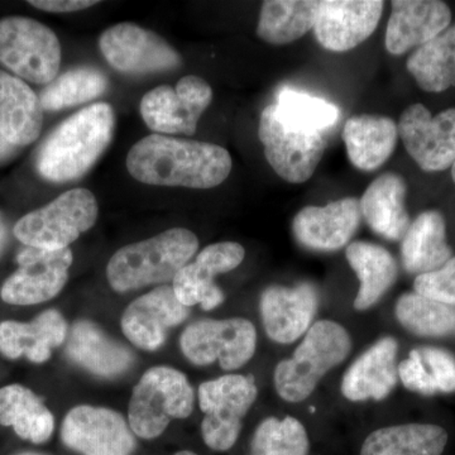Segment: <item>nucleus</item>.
<instances>
[{
  "mask_svg": "<svg viewBox=\"0 0 455 455\" xmlns=\"http://www.w3.org/2000/svg\"><path fill=\"white\" fill-rule=\"evenodd\" d=\"M233 161L224 147L151 134L128 152L132 178L154 187L212 188L223 184Z\"/></svg>",
  "mask_w": 455,
  "mask_h": 455,
  "instance_id": "1",
  "label": "nucleus"
},
{
  "mask_svg": "<svg viewBox=\"0 0 455 455\" xmlns=\"http://www.w3.org/2000/svg\"><path fill=\"white\" fill-rule=\"evenodd\" d=\"M116 114L110 104L79 110L42 143L36 158L38 173L59 184L82 179L112 142Z\"/></svg>",
  "mask_w": 455,
  "mask_h": 455,
  "instance_id": "2",
  "label": "nucleus"
},
{
  "mask_svg": "<svg viewBox=\"0 0 455 455\" xmlns=\"http://www.w3.org/2000/svg\"><path fill=\"white\" fill-rule=\"evenodd\" d=\"M197 250L199 239L187 228L164 230L116 251L108 262V283L121 293L170 283Z\"/></svg>",
  "mask_w": 455,
  "mask_h": 455,
  "instance_id": "3",
  "label": "nucleus"
},
{
  "mask_svg": "<svg viewBox=\"0 0 455 455\" xmlns=\"http://www.w3.org/2000/svg\"><path fill=\"white\" fill-rule=\"evenodd\" d=\"M352 350L346 329L331 320L314 323L290 359L275 370V387L287 403H301L315 391L331 368L337 367Z\"/></svg>",
  "mask_w": 455,
  "mask_h": 455,
  "instance_id": "4",
  "label": "nucleus"
},
{
  "mask_svg": "<svg viewBox=\"0 0 455 455\" xmlns=\"http://www.w3.org/2000/svg\"><path fill=\"white\" fill-rule=\"evenodd\" d=\"M196 406L188 377L167 366L149 368L132 392L128 424L134 435L152 440L163 435L172 419H187Z\"/></svg>",
  "mask_w": 455,
  "mask_h": 455,
  "instance_id": "5",
  "label": "nucleus"
},
{
  "mask_svg": "<svg viewBox=\"0 0 455 455\" xmlns=\"http://www.w3.org/2000/svg\"><path fill=\"white\" fill-rule=\"evenodd\" d=\"M98 215L94 194L88 188H73L20 218L13 233L26 247L65 250L94 227Z\"/></svg>",
  "mask_w": 455,
  "mask_h": 455,
  "instance_id": "6",
  "label": "nucleus"
},
{
  "mask_svg": "<svg viewBox=\"0 0 455 455\" xmlns=\"http://www.w3.org/2000/svg\"><path fill=\"white\" fill-rule=\"evenodd\" d=\"M0 64L20 79L49 85L61 65V44L55 32L27 17L0 20Z\"/></svg>",
  "mask_w": 455,
  "mask_h": 455,
  "instance_id": "7",
  "label": "nucleus"
},
{
  "mask_svg": "<svg viewBox=\"0 0 455 455\" xmlns=\"http://www.w3.org/2000/svg\"><path fill=\"white\" fill-rule=\"evenodd\" d=\"M259 388L253 376L226 374L199 386L197 397L204 412V443L215 451L235 447L242 421L256 403Z\"/></svg>",
  "mask_w": 455,
  "mask_h": 455,
  "instance_id": "8",
  "label": "nucleus"
},
{
  "mask_svg": "<svg viewBox=\"0 0 455 455\" xmlns=\"http://www.w3.org/2000/svg\"><path fill=\"white\" fill-rule=\"evenodd\" d=\"M256 347V328L243 317L197 320L180 337V348L188 362L200 367L218 362L226 371L245 366Z\"/></svg>",
  "mask_w": 455,
  "mask_h": 455,
  "instance_id": "9",
  "label": "nucleus"
},
{
  "mask_svg": "<svg viewBox=\"0 0 455 455\" xmlns=\"http://www.w3.org/2000/svg\"><path fill=\"white\" fill-rule=\"evenodd\" d=\"M259 137L269 166L290 184H302L314 175L326 147L319 132L284 123L275 104L260 114Z\"/></svg>",
  "mask_w": 455,
  "mask_h": 455,
  "instance_id": "10",
  "label": "nucleus"
},
{
  "mask_svg": "<svg viewBox=\"0 0 455 455\" xmlns=\"http://www.w3.org/2000/svg\"><path fill=\"white\" fill-rule=\"evenodd\" d=\"M212 100V90L205 80L188 75L173 88L161 85L140 100V116L155 134H196L197 122Z\"/></svg>",
  "mask_w": 455,
  "mask_h": 455,
  "instance_id": "11",
  "label": "nucleus"
},
{
  "mask_svg": "<svg viewBox=\"0 0 455 455\" xmlns=\"http://www.w3.org/2000/svg\"><path fill=\"white\" fill-rule=\"evenodd\" d=\"M73 260L70 248L49 251L26 247L18 253V268L3 283L0 298L5 304L18 307L52 300L68 283Z\"/></svg>",
  "mask_w": 455,
  "mask_h": 455,
  "instance_id": "12",
  "label": "nucleus"
},
{
  "mask_svg": "<svg viewBox=\"0 0 455 455\" xmlns=\"http://www.w3.org/2000/svg\"><path fill=\"white\" fill-rule=\"evenodd\" d=\"M99 47L109 65L123 74L145 75L175 70L182 60L157 33L134 23H119L101 33Z\"/></svg>",
  "mask_w": 455,
  "mask_h": 455,
  "instance_id": "13",
  "label": "nucleus"
},
{
  "mask_svg": "<svg viewBox=\"0 0 455 455\" xmlns=\"http://www.w3.org/2000/svg\"><path fill=\"white\" fill-rule=\"evenodd\" d=\"M407 154L427 172L444 171L455 161V108L433 116L423 104H412L397 125Z\"/></svg>",
  "mask_w": 455,
  "mask_h": 455,
  "instance_id": "14",
  "label": "nucleus"
},
{
  "mask_svg": "<svg viewBox=\"0 0 455 455\" xmlns=\"http://www.w3.org/2000/svg\"><path fill=\"white\" fill-rule=\"evenodd\" d=\"M61 439L66 447L83 455H132L137 445L121 414L90 405L74 407L66 414Z\"/></svg>",
  "mask_w": 455,
  "mask_h": 455,
  "instance_id": "15",
  "label": "nucleus"
},
{
  "mask_svg": "<svg viewBox=\"0 0 455 455\" xmlns=\"http://www.w3.org/2000/svg\"><path fill=\"white\" fill-rule=\"evenodd\" d=\"M244 248L235 242H220L204 248L196 260L180 269L172 281L176 298L187 307L200 305L209 311L220 307L224 293L214 278L233 271L243 262Z\"/></svg>",
  "mask_w": 455,
  "mask_h": 455,
  "instance_id": "16",
  "label": "nucleus"
},
{
  "mask_svg": "<svg viewBox=\"0 0 455 455\" xmlns=\"http://www.w3.org/2000/svg\"><path fill=\"white\" fill-rule=\"evenodd\" d=\"M382 0H324L319 3L314 33L320 46L346 52L372 36L381 20Z\"/></svg>",
  "mask_w": 455,
  "mask_h": 455,
  "instance_id": "17",
  "label": "nucleus"
},
{
  "mask_svg": "<svg viewBox=\"0 0 455 455\" xmlns=\"http://www.w3.org/2000/svg\"><path fill=\"white\" fill-rule=\"evenodd\" d=\"M188 309L172 286L156 287L128 305L121 320L123 334L137 348L155 352L164 346L170 329L187 320Z\"/></svg>",
  "mask_w": 455,
  "mask_h": 455,
  "instance_id": "18",
  "label": "nucleus"
},
{
  "mask_svg": "<svg viewBox=\"0 0 455 455\" xmlns=\"http://www.w3.org/2000/svg\"><path fill=\"white\" fill-rule=\"evenodd\" d=\"M359 200H335L324 206H307L295 215L292 232L296 241L315 252H335L349 243L361 224Z\"/></svg>",
  "mask_w": 455,
  "mask_h": 455,
  "instance_id": "19",
  "label": "nucleus"
},
{
  "mask_svg": "<svg viewBox=\"0 0 455 455\" xmlns=\"http://www.w3.org/2000/svg\"><path fill=\"white\" fill-rule=\"evenodd\" d=\"M319 307L313 283L293 287L269 286L260 295L259 311L269 339L291 344L309 331Z\"/></svg>",
  "mask_w": 455,
  "mask_h": 455,
  "instance_id": "20",
  "label": "nucleus"
},
{
  "mask_svg": "<svg viewBox=\"0 0 455 455\" xmlns=\"http://www.w3.org/2000/svg\"><path fill=\"white\" fill-rule=\"evenodd\" d=\"M451 11L440 0H395L386 29L385 46L400 56L434 40L451 26Z\"/></svg>",
  "mask_w": 455,
  "mask_h": 455,
  "instance_id": "21",
  "label": "nucleus"
},
{
  "mask_svg": "<svg viewBox=\"0 0 455 455\" xmlns=\"http://www.w3.org/2000/svg\"><path fill=\"white\" fill-rule=\"evenodd\" d=\"M68 333V322L55 309L44 311L29 323L5 320L0 323V353L11 361L26 357L32 363H44Z\"/></svg>",
  "mask_w": 455,
  "mask_h": 455,
  "instance_id": "22",
  "label": "nucleus"
},
{
  "mask_svg": "<svg viewBox=\"0 0 455 455\" xmlns=\"http://www.w3.org/2000/svg\"><path fill=\"white\" fill-rule=\"evenodd\" d=\"M398 344L385 337L359 355L343 376L341 394L349 401H381L397 383Z\"/></svg>",
  "mask_w": 455,
  "mask_h": 455,
  "instance_id": "23",
  "label": "nucleus"
},
{
  "mask_svg": "<svg viewBox=\"0 0 455 455\" xmlns=\"http://www.w3.org/2000/svg\"><path fill=\"white\" fill-rule=\"evenodd\" d=\"M66 355L71 362L99 377H118L127 372L134 362V355L95 323L79 320L70 331Z\"/></svg>",
  "mask_w": 455,
  "mask_h": 455,
  "instance_id": "24",
  "label": "nucleus"
},
{
  "mask_svg": "<svg viewBox=\"0 0 455 455\" xmlns=\"http://www.w3.org/2000/svg\"><path fill=\"white\" fill-rule=\"evenodd\" d=\"M407 185L398 173L379 176L359 200L362 217L377 235L388 241H403L411 226L406 209Z\"/></svg>",
  "mask_w": 455,
  "mask_h": 455,
  "instance_id": "25",
  "label": "nucleus"
},
{
  "mask_svg": "<svg viewBox=\"0 0 455 455\" xmlns=\"http://www.w3.org/2000/svg\"><path fill=\"white\" fill-rule=\"evenodd\" d=\"M44 108L40 97L22 79L0 70V134L14 147L40 137Z\"/></svg>",
  "mask_w": 455,
  "mask_h": 455,
  "instance_id": "26",
  "label": "nucleus"
},
{
  "mask_svg": "<svg viewBox=\"0 0 455 455\" xmlns=\"http://www.w3.org/2000/svg\"><path fill=\"white\" fill-rule=\"evenodd\" d=\"M453 257L447 242V224L438 211L421 212L401 242V259L409 274H430L438 271Z\"/></svg>",
  "mask_w": 455,
  "mask_h": 455,
  "instance_id": "27",
  "label": "nucleus"
},
{
  "mask_svg": "<svg viewBox=\"0 0 455 455\" xmlns=\"http://www.w3.org/2000/svg\"><path fill=\"white\" fill-rule=\"evenodd\" d=\"M343 140L353 166L374 171L387 163L398 140L397 124L383 116L363 114L349 118L344 125Z\"/></svg>",
  "mask_w": 455,
  "mask_h": 455,
  "instance_id": "28",
  "label": "nucleus"
},
{
  "mask_svg": "<svg viewBox=\"0 0 455 455\" xmlns=\"http://www.w3.org/2000/svg\"><path fill=\"white\" fill-rule=\"evenodd\" d=\"M346 256L361 283L355 296V309L368 310L381 300L392 284L396 283V260L381 245L362 241L350 243Z\"/></svg>",
  "mask_w": 455,
  "mask_h": 455,
  "instance_id": "29",
  "label": "nucleus"
},
{
  "mask_svg": "<svg viewBox=\"0 0 455 455\" xmlns=\"http://www.w3.org/2000/svg\"><path fill=\"white\" fill-rule=\"evenodd\" d=\"M0 425L13 427L20 439L44 444L55 431V418L35 392L14 383L0 388Z\"/></svg>",
  "mask_w": 455,
  "mask_h": 455,
  "instance_id": "30",
  "label": "nucleus"
},
{
  "mask_svg": "<svg viewBox=\"0 0 455 455\" xmlns=\"http://www.w3.org/2000/svg\"><path fill=\"white\" fill-rule=\"evenodd\" d=\"M447 444V430L439 425H394L371 433L361 455H442Z\"/></svg>",
  "mask_w": 455,
  "mask_h": 455,
  "instance_id": "31",
  "label": "nucleus"
},
{
  "mask_svg": "<svg viewBox=\"0 0 455 455\" xmlns=\"http://www.w3.org/2000/svg\"><path fill=\"white\" fill-rule=\"evenodd\" d=\"M316 0H267L260 7L257 36L269 44H287L315 25Z\"/></svg>",
  "mask_w": 455,
  "mask_h": 455,
  "instance_id": "32",
  "label": "nucleus"
},
{
  "mask_svg": "<svg viewBox=\"0 0 455 455\" xmlns=\"http://www.w3.org/2000/svg\"><path fill=\"white\" fill-rule=\"evenodd\" d=\"M406 68L427 92H443L455 85V25L416 49Z\"/></svg>",
  "mask_w": 455,
  "mask_h": 455,
  "instance_id": "33",
  "label": "nucleus"
},
{
  "mask_svg": "<svg viewBox=\"0 0 455 455\" xmlns=\"http://www.w3.org/2000/svg\"><path fill=\"white\" fill-rule=\"evenodd\" d=\"M395 314L400 324L419 337L455 335V307L407 292L397 300Z\"/></svg>",
  "mask_w": 455,
  "mask_h": 455,
  "instance_id": "34",
  "label": "nucleus"
},
{
  "mask_svg": "<svg viewBox=\"0 0 455 455\" xmlns=\"http://www.w3.org/2000/svg\"><path fill=\"white\" fill-rule=\"evenodd\" d=\"M107 89L108 79L103 71L95 68H71L42 90L41 106L44 110L56 112L94 100Z\"/></svg>",
  "mask_w": 455,
  "mask_h": 455,
  "instance_id": "35",
  "label": "nucleus"
},
{
  "mask_svg": "<svg viewBox=\"0 0 455 455\" xmlns=\"http://www.w3.org/2000/svg\"><path fill=\"white\" fill-rule=\"evenodd\" d=\"M275 107L284 123L305 131L322 133L339 119V110L334 104L289 88L281 90Z\"/></svg>",
  "mask_w": 455,
  "mask_h": 455,
  "instance_id": "36",
  "label": "nucleus"
},
{
  "mask_svg": "<svg viewBox=\"0 0 455 455\" xmlns=\"http://www.w3.org/2000/svg\"><path fill=\"white\" fill-rule=\"evenodd\" d=\"M310 442L304 425L292 418H267L257 427L250 455H309Z\"/></svg>",
  "mask_w": 455,
  "mask_h": 455,
  "instance_id": "37",
  "label": "nucleus"
},
{
  "mask_svg": "<svg viewBox=\"0 0 455 455\" xmlns=\"http://www.w3.org/2000/svg\"><path fill=\"white\" fill-rule=\"evenodd\" d=\"M414 290L427 298L455 307V257L438 271L416 276Z\"/></svg>",
  "mask_w": 455,
  "mask_h": 455,
  "instance_id": "38",
  "label": "nucleus"
},
{
  "mask_svg": "<svg viewBox=\"0 0 455 455\" xmlns=\"http://www.w3.org/2000/svg\"><path fill=\"white\" fill-rule=\"evenodd\" d=\"M425 367L433 379L438 394L455 392V358L448 350L436 347L419 348Z\"/></svg>",
  "mask_w": 455,
  "mask_h": 455,
  "instance_id": "39",
  "label": "nucleus"
},
{
  "mask_svg": "<svg viewBox=\"0 0 455 455\" xmlns=\"http://www.w3.org/2000/svg\"><path fill=\"white\" fill-rule=\"evenodd\" d=\"M397 374L403 385L409 391L424 395V396H433V395L438 394L419 349H412L409 358L401 362L400 366L397 367Z\"/></svg>",
  "mask_w": 455,
  "mask_h": 455,
  "instance_id": "40",
  "label": "nucleus"
},
{
  "mask_svg": "<svg viewBox=\"0 0 455 455\" xmlns=\"http://www.w3.org/2000/svg\"><path fill=\"white\" fill-rule=\"evenodd\" d=\"M29 4L41 11L51 13H73V12L84 11L98 4V2L90 0H31Z\"/></svg>",
  "mask_w": 455,
  "mask_h": 455,
  "instance_id": "41",
  "label": "nucleus"
},
{
  "mask_svg": "<svg viewBox=\"0 0 455 455\" xmlns=\"http://www.w3.org/2000/svg\"><path fill=\"white\" fill-rule=\"evenodd\" d=\"M8 241V229L7 224H5L4 218H3L2 212H0V254L4 251L5 245Z\"/></svg>",
  "mask_w": 455,
  "mask_h": 455,
  "instance_id": "42",
  "label": "nucleus"
},
{
  "mask_svg": "<svg viewBox=\"0 0 455 455\" xmlns=\"http://www.w3.org/2000/svg\"><path fill=\"white\" fill-rule=\"evenodd\" d=\"M14 149H16V147L11 145V143L0 134V160L13 154Z\"/></svg>",
  "mask_w": 455,
  "mask_h": 455,
  "instance_id": "43",
  "label": "nucleus"
},
{
  "mask_svg": "<svg viewBox=\"0 0 455 455\" xmlns=\"http://www.w3.org/2000/svg\"><path fill=\"white\" fill-rule=\"evenodd\" d=\"M175 455H197V454L194 453V451H178V453H176Z\"/></svg>",
  "mask_w": 455,
  "mask_h": 455,
  "instance_id": "44",
  "label": "nucleus"
},
{
  "mask_svg": "<svg viewBox=\"0 0 455 455\" xmlns=\"http://www.w3.org/2000/svg\"><path fill=\"white\" fill-rule=\"evenodd\" d=\"M451 178H453V181L455 182V161L453 166H451Z\"/></svg>",
  "mask_w": 455,
  "mask_h": 455,
  "instance_id": "45",
  "label": "nucleus"
},
{
  "mask_svg": "<svg viewBox=\"0 0 455 455\" xmlns=\"http://www.w3.org/2000/svg\"><path fill=\"white\" fill-rule=\"evenodd\" d=\"M16 455H44V454H38V453H20Z\"/></svg>",
  "mask_w": 455,
  "mask_h": 455,
  "instance_id": "46",
  "label": "nucleus"
}]
</instances>
